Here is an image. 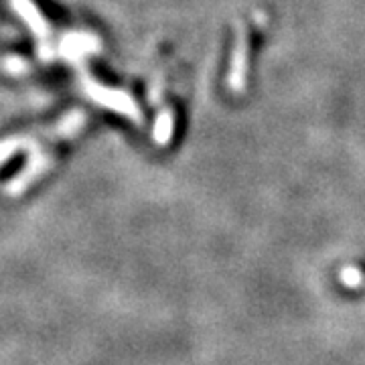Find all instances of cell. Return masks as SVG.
<instances>
[{"mask_svg": "<svg viewBox=\"0 0 365 365\" xmlns=\"http://www.w3.org/2000/svg\"><path fill=\"white\" fill-rule=\"evenodd\" d=\"M341 280H343V284H347V287H357V284H361L364 276H361L359 270H355V268H345L343 274H341Z\"/></svg>", "mask_w": 365, "mask_h": 365, "instance_id": "5", "label": "cell"}, {"mask_svg": "<svg viewBox=\"0 0 365 365\" xmlns=\"http://www.w3.org/2000/svg\"><path fill=\"white\" fill-rule=\"evenodd\" d=\"M11 6L14 9V13L19 14L29 25V29L35 33V37L39 39V43H45L47 37H49V26L45 23L43 14L37 11V6L31 0H11Z\"/></svg>", "mask_w": 365, "mask_h": 365, "instance_id": "2", "label": "cell"}, {"mask_svg": "<svg viewBox=\"0 0 365 365\" xmlns=\"http://www.w3.org/2000/svg\"><path fill=\"white\" fill-rule=\"evenodd\" d=\"M25 148H37V143L31 136H13V138L0 140V163H4L6 158L13 157L14 153L25 150Z\"/></svg>", "mask_w": 365, "mask_h": 365, "instance_id": "3", "label": "cell"}, {"mask_svg": "<svg viewBox=\"0 0 365 365\" xmlns=\"http://www.w3.org/2000/svg\"><path fill=\"white\" fill-rule=\"evenodd\" d=\"M49 163H51V157L49 155H45L43 150H41V146H37L35 148V153H33V157H31V160H29V165H26L25 169L21 170L16 177H14L13 181L6 185V193L9 195H21L25 189H29L31 187V182L35 181L39 175H43V170L49 167Z\"/></svg>", "mask_w": 365, "mask_h": 365, "instance_id": "1", "label": "cell"}, {"mask_svg": "<svg viewBox=\"0 0 365 365\" xmlns=\"http://www.w3.org/2000/svg\"><path fill=\"white\" fill-rule=\"evenodd\" d=\"M26 69H29V63L23 61V59H19V57H11V59L4 61V71H6V73L21 76V73H25Z\"/></svg>", "mask_w": 365, "mask_h": 365, "instance_id": "4", "label": "cell"}]
</instances>
